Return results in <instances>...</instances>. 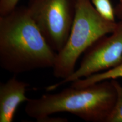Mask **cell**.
<instances>
[{
	"label": "cell",
	"instance_id": "obj_1",
	"mask_svg": "<svg viewBox=\"0 0 122 122\" xmlns=\"http://www.w3.org/2000/svg\"><path fill=\"white\" fill-rule=\"evenodd\" d=\"M56 56L27 7L17 6L0 16V65L3 69L17 75L53 68Z\"/></svg>",
	"mask_w": 122,
	"mask_h": 122
},
{
	"label": "cell",
	"instance_id": "obj_2",
	"mask_svg": "<svg viewBox=\"0 0 122 122\" xmlns=\"http://www.w3.org/2000/svg\"><path fill=\"white\" fill-rule=\"evenodd\" d=\"M117 100V91L111 80L88 86H71L57 93H46L29 99L25 107L28 116L44 122L51 114L67 112L86 122H106Z\"/></svg>",
	"mask_w": 122,
	"mask_h": 122
},
{
	"label": "cell",
	"instance_id": "obj_3",
	"mask_svg": "<svg viewBox=\"0 0 122 122\" xmlns=\"http://www.w3.org/2000/svg\"><path fill=\"white\" fill-rule=\"evenodd\" d=\"M117 25V22L101 16L91 0H76L69 37L63 48L57 53L53 67L55 77L63 80L71 75L81 55L101 38L113 32Z\"/></svg>",
	"mask_w": 122,
	"mask_h": 122
},
{
	"label": "cell",
	"instance_id": "obj_4",
	"mask_svg": "<svg viewBox=\"0 0 122 122\" xmlns=\"http://www.w3.org/2000/svg\"><path fill=\"white\" fill-rule=\"evenodd\" d=\"M76 0H30L27 7L30 17L52 49L63 48L75 15Z\"/></svg>",
	"mask_w": 122,
	"mask_h": 122
},
{
	"label": "cell",
	"instance_id": "obj_5",
	"mask_svg": "<svg viewBox=\"0 0 122 122\" xmlns=\"http://www.w3.org/2000/svg\"><path fill=\"white\" fill-rule=\"evenodd\" d=\"M80 67L67 78L50 85L46 89L52 91L68 83L107 71L122 63V20L109 36H103L84 53Z\"/></svg>",
	"mask_w": 122,
	"mask_h": 122
},
{
	"label": "cell",
	"instance_id": "obj_6",
	"mask_svg": "<svg viewBox=\"0 0 122 122\" xmlns=\"http://www.w3.org/2000/svg\"><path fill=\"white\" fill-rule=\"evenodd\" d=\"M29 84L15 76L0 85V122H12L18 106L29 100L25 96Z\"/></svg>",
	"mask_w": 122,
	"mask_h": 122
},
{
	"label": "cell",
	"instance_id": "obj_7",
	"mask_svg": "<svg viewBox=\"0 0 122 122\" xmlns=\"http://www.w3.org/2000/svg\"><path fill=\"white\" fill-rule=\"evenodd\" d=\"M119 77H122V63L107 71L74 81L72 82L71 86L76 88L85 87L104 80L117 79Z\"/></svg>",
	"mask_w": 122,
	"mask_h": 122
},
{
	"label": "cell",
	"instance_id": "obj_8",
	"mask_svg": "<svg viewBox=\"0 0 122 122\" xmlns=\"http://www.w3.org/2000/svg\"><path fill=\"white\" fill-rule=\"evenodd\" d=\"M110 80L117 91V100L106 122H122V85L117 79Z\"/></svg>",
	"mask_w": 122,
	"mask_h": 122
},
{
	"label": "cell",
	"instance_id": "obj_9",
	"mask_svg": "<svg viewBox=\"0 0 122 122\" xmlns=\"http://www.w3.org/2000/svg\"><path fill=\"white\" fill-rule=\"evenodd\" d=\"M94 8L101 16L110 22H115V11L110 0H91Z\"/></svg>",
	"mask_w": 122,
	"mask_h": 122
},
{
	"label": "cell",
	"instance_id": "obj_10",
	"mask_svg": "<svg viewBox=\"0 0 122 122\" xmlns=\"http://www.w3.org/2000/svg\"><path fill=\"white\" fill-rule=\"evenodd\" d=\"M19 0H0V16L11 13L17 7Z\"/></svg>",
	"mask_w": 122,
	"mask_h": 122
},
{
	"label": "cell",
	"instance_id": "obj_11",
	"mask_svg": "<svg viewBox=\"0 0 122 122\" xmlns=\"http://www.w3.org/2000/svg\"><path fill=\"white\" fill-rule=\"evenodd\" d=\"M115 15L120 20H122V3L119 2L115 7Z\"/></svg>",
	"mask_w": 122,
	"mask_h": 122
},
{
	"label": "cell",
	"instance_id": "obj_12",
	"mask_svg": "<svg viewBox=\"0 0 122 122\" xmlns=\"http://www.w3.org/2000/svg\"><path fill=\"white\" fill-rule=\"evenodd\" d=\"M120 2L122 3V0H120Z\"/></svg>",
	"mask_w": 122,
	"mask_h": 122
}]
</instances>
